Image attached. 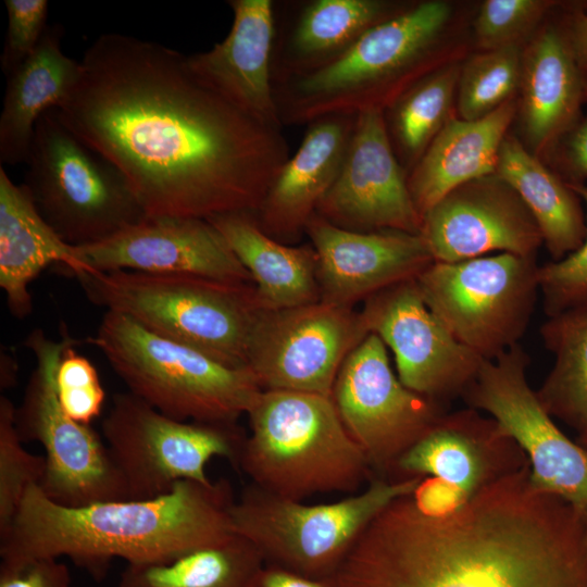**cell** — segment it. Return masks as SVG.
<instances>
[{"mask_svg": "<svg viewBox=\"0 0 587 587\" xmlns=\"http://www.w3.org/2000/svg\"><path fill=\"white\" fill-rule=\"evenodd\" d=\"M58 118L126 177L148 217L258 212L289 159L282 127L207 86L187 55L118 33L86 50Z\"/></svg>", "mask_w": 587, "mask_h": 587, "instance_id": "1", "label": "cell"}, {"mask_svg": "<svg viewBox=\"0 0 587 587\" xmlns=\"http://www.w3.org/2000/svg\"><path fill=\"white\" fill-rule=\"evenodd\" d=\"M337 587H587V516L539 489L529 465L438 511L415 494L382 510Z\"/></svg>", "mask_w": 587, "mask_h": 587, "instance_id": "2", "label": "cell"}, {"mask_svg": "<svg viewBox=\"0 0 587 587\" xmlns=\"http://www.w3.org/2000/svg\"><path fill=\"white\" fill-rule=\"evenodd\" d=\"M232 485L184 480L162 496L79 507L58 504L39 485L25 494L0 535L1 562L67 557L101 580L115 558L127 564L165 562L232 538Z\"/></svg>", "mask_w": 587, "mask_h": 587, "instance_id": "3", "label": "cell"}, {"mask_svg": "<svg viewBox=\"0 0 587 587\" xmlns=\"http://www.w3.org/2000/svg\"><path fill=\"white\" fill-rule=\"evenodd\" d=\"M247 415L251 433L237 465L262 490L303 501L315 494L354 495L371 479L367 458L330 396L262 390Z\"/></svg>", "mask_w": 587, "mask_h": 587, "instance_id": "4", "label": "cell"}, {"mask_svg": "<svg viewBox=\"0 0 587 587\" xmlns=\"http://www.w3.org/2000/svg\"><path fill=\"white\" fill-rule=\"evenodd\" d=\"M449 16L448 3L421 2L371 28L334 63L274 83L282 125L388 109L424 77L419 74Z\"/></svg>", "mask_w": 587, "mask_h": 587, "instance_id": "5", "label": "cell"}, {"mask_svg": "<svg viewBox=\"0 0 587 587\" xmlns=\"http://www.w3.org/2000/svg\"><path fill=\"white\" fill-rule=\"evenodd\" d=\"M75 277L91 303L227 366L248 369L262 309L247 284L132 271H89Z\"/></svg>", "mask_w": 587, "mask_h": 587, "instance_id": "6", "label": "cell"}, {"mask_svg": "<svg viewBox=\"0 0 587 587\" xmlns=\"http://www.w3.org/2000/svg\"><path fill=\"white\" fill-rule=\"evenodd\" d=\"M88 342L130 394L178 421L236 424L263 390L249 369L227 366L117 312L105 311Z\"/></svg>", "mask_w": 587, "mask_h": 587, "instance_id": "7", "label": "cell"}, {"mask_svg": "<svg viewBox=\"0 0 587 587\" xmlns=\"http://www.w3.org/2000/svg\"><path fill=\"white\" fill-rule=\"evenodd\" d=\"M422 482L378 477L360 492L320 504L284 499L250 484L232 505L233 529L265 564L332 578L375 516L394 500L415 494Z\"/></svg>", "mask_w": 587, "mask_h": 587, "instance_id": "8", "label": "cell"}, {"mask_svg": "<svg viewBox=\"0 0 587 587\" xmlns=\"http://www.w3.org/2000/svg\"><path fill=\"white\" fill-rule=\"evenodd\" d=\"M23 186L68 245L100 242L146 220L124 174L76 137L53 109L38 120Z\"/></svg>", "mask_w": 587, "mask_h": 587, "instance_id": "9", "label": "cell"}, {"mask_svg": "<svg viewBox=\"0 0 587 587\" xmlns=\"http://www.w3.org/2000/svg\"><path fill=\"white\" fill-rule=\"evenodd\" d=\"M536 257L513 253L434 262L416 278L439 321L463 346L495 360L520 344L539 291Z\"/></svg>", "mask_w": 587, "mask_h": 587, "instance_id": "10", "label": "cell"}, {"mask_svg": "<svg viewBox=\"0 0 587 587\" xmlns=\"http://www.w3.org/2000/svg\"><path fill=\"white\" fill-rule=\"evenodd\" d=\"M77 342L65 334L57 341L34 329L24 346L36 366L21 403L15 407V427L23 442L37 441L45 450L46 473L39 487L66 507L128 500L123 480L103 438L91 427L70 417L57 394L55 374L66 347Z\"/></svg>", "mask_w": 587, "mask_h": 587, "instance_id": "11", "label": "cell"}, {"mask_svg": "<svg viewBox=\"0 0 587 587\" xmlns=\"http://www.w3.org/2000/svg\"><path fill=\"white\" fill-rule=\"evenodd\" d=\"M101 434L128 500L165 495L184 480L213 483L208 463L224 458L237 465L246 438L236 424L178 421L129 391L113 396Z\"/></svg>", "mask_w": 587, "mask_h": 587, "instance_id": "12", "label": "cell"}, {"mask_svg": "<svg viewBox=\"0 0 587 587\" xmlns=\"http://www.w3.org/2000/svg\"><path fill=\"white\" fill-rule=\"evenodd\" d=\"M529 357L516 344L484 360L463 391L469 408L486 412L525 454L533 483L587 516V450L570 439L526 378Z\"/></svg>", "mask_w": 587, "mask_h": 587, "instance_id": "13", "label": "cell"}, {"mask_svg": "<svg viewBox=\"0 0 587 587\" xmlns=\"http://www.w3.org/2000/svg\"><path fill=\"white\" fill-rule=\"evenodd\" d=\"M330 397L372 471L383 476L394 474L400 457L445 414L437 401L400 382L385 344L372 333L346 357Z\"/></svg>", "mask_w": 587, "mask_h": 587, "instance_id": "14", "label": "cell"}, {"mask_svg": "<svg viewBox=\"0 0 587 587\" xmlns=\"http://www.w3.org/2000/svg\"><path fill=\"white\" fill-rule=\"evenodd\" d=\"M361 313L319 301L260 312L248 369L263 390L332 396L346 357L369 335Z\"/></svg>", "mask_w": 587, "mask_h": 587, "instance_id": "15", "label": "cell"}, {"mask_svg": "<svg viewBox=\"0 0 587 587\" xmlns=\"http://www.w3.org/2000/svg\"><path fill=\"white\" fill-rule=\"evenodd\" d=\"M361 316L392 351L400 382L434 401L462 396L484 361L430 311L415 278L369 297Z\"/></svg>", "mask_w": 587, "mask_h": 587, "instance_id": "16", "label": "cell"}, {"mask_svg": "<svg viewBox=\"0 0 587 587\" xmlns=\"http://www.w3.org/2000/svg\"><path fill=\"white\" fill-rule=\"evenodd\" d=\"M316 214L354 232L421 233L422 216L390 142L384 111L355 115L340 172Z\"/></svg>", "mask_w": 587, "mask_h": 587, "instance_id": "17", "label": "cell"}, {"mask_svg": "<svg viewBox=\"0 0 587 587\" xmlns=\"http://www.w3.org/2000/svg\"><path fill=\"white\" fill-rule=\"evenodd\" d=\"M75 253L78 274L132 271L240 284L252 280L223 235L200 217H147L100 242L75 247Z\"/></svg>", "mask_w": 587, "mask_h": 587, "instance_id": "18", "label": "cell"}, {"mask_svg": "<svg viewBox=\"0 0 587 587\" xmlns=\"http://www.w3.org/2000/svg\"><path fill=\"white\" fill-rule=\"evenodd\" d=\"M420 235L434 262L451 263L491 251L536 257L540 229L520 196L498 176L448 192L422 216Z\"/></svg>", "mask_w": 587, "mask_h": 587, "instance_id": "19", "label": "cell"}, {"mask_svg": "<svg viewBox=\"0 0 587 587\" xmlns=\"http://www.w3.org/2000/svg\"><path fill=\"white\" fill-rule=\"evenodd\" d=\"M317 258L322 301L351 303L397 283L416 278L434 259L420 234L354 232L314 214L305 226Z\"/></svg>", "mask_w": 587, "mask_h": 587, "instance_id": "20", "label": "cell"}, {"mask_svg": "<svg viewBox=\"0 0 587 587\" xmlns=\"http://www.w3.org/2000/svg\"><path fill=\"white\" fill-rule=\"evenodd\" d=\"M528 464L496 421L467 408L444 414L398 460L396 480L432 476L471 498L487 485Z\"/></svg>", "mask_w": 587, "mask_h": 587, "instance_id": "21", "label": "cell"}, {"mask_svg": "<svg viewBox=\"0 0 587 587\" xmlns=\"http://www.w3.org/2000/svg\"><path fill=\"white\" fill-rule=\"evenodd\" d=\"M233 25L210 50L187 55L193 73L229 103L270 126L284 127L275 102L272 65L276 40L272 0H230Z\"/></svg>", "mask_w": 587, "mask_h": 587, "instance_id": "22", "label": "cell"}, {"mask_svg": "<svg viewBox=\"0 0 587 587\" xmlns=\"http://www.w3.org/2000/svg\"><path fill=\"white\" fill-rule=\"evenodd\" d=\"M354 120L355 115H330L308 124L300 146L257 212L260 218L254 220L265 234L285 236L305 230L340 172Z\"/></svg>", "mask_w": 587, "mask_h": 587, "instance_id": "23", "label": "cell"}, {"mask_svg": "<svg viewBox=\"0 0 587 587\" xmlns=\"http://www.w3.org/2000/svg\"><path fill=\"white\" fill-rule=\"evenodd\" d=\"M49 265L75 276L80 271L75 247L43 220L23 185L0 166V287L16 319L33 311L30 283Z\"/></svg>", "mask_w": 587, "mask_h": 587, "instance_id": "24", "label": "cell"}, {"mask_svg": "<svg viewBox=\"0 0 587 587\" xmlns=\"http://www.w3.org/2000/svg\"><path fill=\"white\" fill-rule=\"evenodd\" d=\"M514 111L509 100L479 120L447 121L408 178L421 216L451 190L496 172Z\"/></svg>", "mask_w": 587, "mask_h": 587, "instance_id": "25", "label": "cell"}, {"mask_svg": "<svg viewBox=\"0 0 587 587\" xmlns=\"http://www.w3.org/2000/svg\"><path fill=\"white\" fill-rule=\"evenodd\" d=\"M62 29L48 26L38 47L7 76L0 114V163L26 164L40 116L57 108L77 83L80 62L61 48Z\"/></svg>", "mask_w": 587, "mask_h": 587, "instance_id": "26", "label": "cell"}, {"mask_svg": "<svg viewBox=\"0 0 587 587\" xmlns=\"http://www.w3.org/2000/svg\"><path fill=\"white\" fill-rule=\"evenodd\" d=\"M403 11H396L394 4L383 0L309 1L285 40L275 43L273 84L334 63L366 32Z\"/></svg>", "mask_w": 587, "mask_h": 587, "instance_id": "27", "label": "cell"}, {"mask_svg": "<svg viewBox=\"0 0 587 587\" xmlns=\"http://www.w3.org/2000/svg\"><path fill=\"white\" fill-rule=\"evenodd\" d=\"M208 220L257 284L260 309L275 311L319 302L317 258L313 248L277 242L249 213H228Z\"/></svg>", "mask_w": 587, "mask_h": 587, "instance_id": "28", "label": "cell"}, {"mask_svg": "<svg viewBox=\"0 0 587 587\" xmlns=\"http://www.w3.org/2000/svg\"><path fill=\"white\" fill-rule=\"evenodd\" d=\"M522 114L529 141L540 147L571 127L583 96L565 35L544 32L522 63Z\"/></svg>", "mask_w": 587, "mask_h": 587, "instance_id": "29", "label": "cell"}, {"mask_svg": "<svg viewBox=\"0 0 587 587\" xmlns=\"http://www.w3.org/2000/svg\"><path fill=\"white\" fill-rule=\"evenodd\" d=\"M496 172L535 218L552 261L577 250L586 236L580 198L514 138H504Z\"/></svg>", "mask_w": 587, "mask_h": 587, "instance_id": "30", "label": "cell"}, {"mask_svg": "<svg viewBox=\"0 0 587 587\" xmlns=\"http://www.w3.org/2000/svg\"><path fill=\"white\" fill-rule=\"evenodd\" d=\"M554 363L539 390L545 410L577 432H587V303L567 309L541 325Z\"/></svg>", "mask_w": 587, "mask_h": 587, "instance_id": "31", "label": "cell"}, {"mask_svg": "<svg viewBox=\"0 0 587 587\" xmlns=\"http://www.w3.org/2000/svg\"><path fill=\"white\" fill-rule=\"evenodd\" d=\"M263 564L258 549L235 534L165 562L127 564L116 587H247Z\"/></svg>", "mask_w": 587, "mask_h": 587, "instance_id": "32", "label": "cell"}, {"mask_svg": "<svg viewBox=\"0 0 587 587\" xmlns=\"http://www.w3.org/2000/svg\"><path fill=\"white\" fill-rule=\"evenodd\" d=\"M459 76L455 66L430 72L388 108V134L391 133L401 155L414 166L448 121Z\"/></svg>", "mask_w": 587, "mask_h": 587, "instance_id": "33", "label": "cell"}, {"mask_svg": "<svg viewBox=\"0 0 587 587\" xmlns=\"http://www.w3.org/2000/svg\"><path fill=\"white\" fill-rule=\"evenodd\" d=\"M520 49L510 45L471 58L459 76L460 118L479 120L504 102L521 83Z\"/></svg>", "mask_w": 587, "mask_h": 587, "instance_id": "34", "label": "cell"}, {"mask_svg": "<svg viewBox=\"0 0 587 587\" xmlns=\"http://www.w3.org/2000/svg\"><path fill=\"white\" fill-rule=\"evenodd\" d=\"M15 427V405L0 397V535L14 520L26 491L40 485L46 473L43 455L23 447Z\"/></svg>", "mask_w": 587, "mask_h": 587, "instance_id": "35", "label": "cell"}, {"mask_svg": "<svg viewBox=\"0 0 587 587\" xmlns=\"http://www.w3.org/2000/svg\"><path fill=\"white\" fill-rule=\"evenodd\" d=\"M567 184L587 210V184ZM538 277L544 311L548 317L587 303V212L586 236L582 246L561 260L539 266Z\"/></svg>", "mask_w": 587, "mask_h": 587, "instance_id": "36", "label": "cell"}, {"mask_svg": "<svg viewBox=\"0 0 587 587\" xmlns=\"http://www.w3.org/2000/svg\"><path fill=\"white\" fill-rule=\"evenodd\" d=\"M77 342L65 348L55 374L59 402L64 412L84 425L101 415L105 391L92 362L75 349Z\"/></svg>", "mask_w": 587, "mask_h": 587, "instance_id": "37", "label": "cell"}, {"mask_svg": "<svg viewBox=\"0 0 587 587\" xmlns=\"http://www.w3.org/2000/svg\"><path fill=\"white\" fill-rule=\"evenodd\" d=\"M538 0H487L475 21L478 43L492 50L510 45L527 32L548 8Z\"/></svg>", "mask_w": 587, "mask_h": 587, "instance_id": "38", "label": "cell"}, {"mask_svg": "<svg viewBox=\"0 0 587 587\" xmlns=\"http://www.w3.org/2000/svg\"><path fill=\"white\" fill-rule=\"evenodd\" d=\"M8 29L0 57L3 75H10L38 47L46 29L47 0H4Z\"/></svg>", "mask_w": 587, "mask_h": 587, "instance_id": "39", "label": "cell"}, {"mask_svg": "<svg viewBox=\"0 0 587 587\" xmlns=\"http://www.w3.org/2000/svg\"><path fill=\"white\" fill-rule=\"evenodd\" d=\"M0 587H71V574L58 558L1 562Z\"/></svg>", "mask_w": 587, "mask_h": 587, "instance_id": "40", "label": "cell"}, {"mask_svg": "<svg viewBox=\"0 0 587 587\" xmlns=\"http://www.w3.org/2000/svg\"><path fill=\"white\" fill-rule=\"evenodd\" d=\"M247 587H337L334 578H312L290 570L263 564L251 577Z\"/></svg>", "mask_w": 587, "mask_h": 587, "instance_id": "41", "label": "cell"}, {"mask_svg": "<svg viewBox=\"0 0 587 587\" xmlns=\"http://www.w3.org/2000/svg\"><path fill=\"white\" fill-rule=\"evenodd\" d=\"M572 55L574 58L583 96L587 98V14L575 13L571 17L565 33Z\"/></svg>", "mask_w": 587, "mask_h": 587, "instance_id": "42", "label": "cell"}, {"mask_svg": "<svg viewBox=\"0 0 587 587\" xmlns=\"http://www.w3.org/2000/svg\"><path fill=\"white\" fill-rule=\"evenodd\" d=\"M567 158L573 172L580 177H587V116L569 139Z\"/></svg>", "mask_w": 587, "mask_h": 587, "instance_id": "43", "label": "cell"}, {"mask_svg": "<svg viewBox=\"0 0 587 587\" xmlns=\"http://www.w3.org/2000/svg\"><path fill=\"white\" fill-rule=\"evenodd\" d=\"M15 361L9 354L1 353V373L0 385L1 389H8L14 386L16 382Z\"/></svg>", "mask_w": 587, "mask_h": 587, "instance_id": "44", "label": "cell"}, {"mask_svg": "<svg viewBox=\"0 0 587 587\" xmlns=\"http://www.w3.org/2000/svg\"><path fill=\"white\" fill-rule=\"evenodd\" d=\"M576 441L587 450V432L580 435H577Z\"/></svg>", "mask_w": 587, "mask_h": 587, "instance_id": "45", "label": "cell"}]
</instances>
